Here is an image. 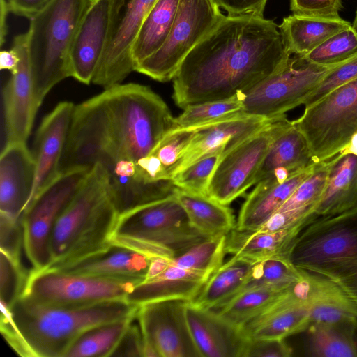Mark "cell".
<instances>
[{"instance_id": "obj_1", "label": "cell", "mask_w": 357, "mask_h": 357, "mask_svg": "<svg viewBox=\"0 0 357 357\" xmlns=\"http://www.w3.org/2000/svg\"><path fill=\"white\" fill-rule=\"evenodd\" d=\"M273 20L225 15L185 56L173 77L181 108L245 93L291 57Z\"/></svg>"}, {"instance_id": "obj_2", "label": "cell", "mask_w": 357, "mask_h": 357, "mask_svg": "<svg viewBox=\"0 0 357 357\" xmlns=\"http://www.w3.org/2000/svg\"><path fill=\"white\" fill-rule=\"evenodd\" d=\"M119 217L107 173L96 164L55 223L46 268H63L109 250Z\"/></svg>"}, {"instance_id": "obj_3", "label": "cell", "mask_w": 357, "mask_h": 357, "mask_svg": "<svg viewBox=\"0 0 357 357\" xmlns=\"http://www.w3.org/2000/svg\"><path fill=\"white\" fill-rule=\"evenodd\" d=\"M138 307L126 300L84 307H54L20 298L10 310L28 357H66L85 332L135 317Z\"/></svg>"}, {"instance_id": "obj_4", "label": "cell", "mask_w": 357, "mask_h": 357, "mask_svg": "<svg viewBox=\"0 0 357 357\" xmlns=\"http://www.w3.org/2000/svg\"><path fill=\"white\" fill-rule=\"evenodd\" d=\"M109 144L103 166L121 160L137 162L149 155L174 128L171 112L149 87L119 84L105 89Z\"/></svg>"}, {"instance_id": "obj_5", "label": "cell", "mask_w": 357, "mask_h": 357, "mask_svg": "<svg viewBox=\"0 0 357 357\" xmlns=\"http://www.w3.org/2000/svg\"><path fill=\"white\" fill-rule=\"evenodd\" d=\"M287 257L301 273L331 282L357 305V208L312 221Z\"/></svg>"}, {"instance_id": "obj_6", "label": "cell", "mask_w": 357, "mask_h": 357, "mask_svg": "<svg viewBox=\"0 0 357 357\" xmlns=\"http://www.w3.org/2000/svg\"><path fill=\"white\" fill-rule=\"evenodd\" d=\"M90 1L50 0L30 19L26 33L38 109L48 92L70 77V49Z\"/></svg>"}, {"instance_id": "obj_7", "label": "cell", "mask_w": 357, "mask_h": 357, "mask_svg": "<svg viewBox=\"0 0 357 357\" xmlns=\"http://www.w3.org/2000/svg\"><path fill=\"white\" fill-rule=\"evenodd\" d=\"M208 238L194 228L175 194L119 215L113 245L150 258H175Z\"/></svg>"}, {"instance_id": "obj_8", "label": "cell", "mask_w": 357, "mask_h": 357, "mask_svg": "<svg viewBox=\"0 0 357 357\" xmlns=\"http://www.w3.org/2000/svg\"><path fill=\"white\" fill-rule=\"evenodd\" d=\"M319 163L342 154L357 155V79L328 93L292 121Z\"/></svg>"}, {"instance_id": "obj_9", "label": "cell", "mask_w": 357, "mask_h": 357, "mask_svg": "<svg viewBox=\"0 0 357 357\" xmlns=\"http://www.w3.org/2000/svg\"><path fill=\"white\" fill-rule=\"evenodd\" d=\"M139 282L45 268L31 269L21 298L54 307H84L126 300Z\"/></svg>"}, {"instance_id": "obj_10", "label": "cell", "mask_w": 357, "mask_h": 357, "mask_svg": "<svg viewBox=\"0 0 357 357\" xmlns=\"http://www.w3.org/2000/svg\"><path fill=\"white\" fill-rule=\"evenodd\" d=\"M223 16L215 0H180L166 41L135 70L158 82L172 79L185 56Z\"/></svg>"}, {"instance_id": "obj_11", "label": "cell", "mask_w": 357, "mask_h": 357, "mask_svg": "<svg viewBox=\"0 0 357 357\" xmlns=\"http://www.w3.org/2000/svg\"><path fill=\"white\" fill-rule=\"evenodd\" d=\"M337 66L309 63L301 56L290 57L279 70L245 93H242L243 112L275 117L301 105Z\"/></svg>"}, {"instance_id": "obj_12", "label": "cell", "mask_w": 357, "mask_h": 357, "mask_svg": "<svg viewBox=\"0 0 357 357\" xmlns=\"http://www.w3.org/2000/svg\"><path fill=\"white\" fill-rule=\"evenodd\" d=\"M91 169L81 168L59 174L24 213V252L33 269L48 266L50 241L55 223Z\"/></svg>"}, {"instance_id": "obj_13", "label": "cell", "mask_w": 357, "mask_h": 357, "mask_svg": "<svg viewBox=\"0 0 357 357\" xmlns=\"http://www.w3.org/2000/svg\"><path fill=\"white\" fill-rule=\"evenodd\" d=\"M292 125L286 115L223 153L207 196L228 206L255 184L256 174L273 141Z\"/></svg>"}, {"instance_id": "obj_14", "label": "cell", "mask_w": 357, "mask_h": 357, "mask_svg": "<svg viewBox=\"0 0 357 357\" xmlns=\"http://www.w3.org/2000/svg\"><path fill=\"white\" fill-rule=\"evenodd\" d=\"M157 0H109V25L104 52L92 82L105 89L121 84L135 70L132 47Z\"/></svg>"}, {"instance_id": "obj_15", "label": "cell", "mask_w": 357, "mask_h": 357, "mask_svg": "<svg viewBox=\"0 0 357 357\" xmlns=\"http://www.w3.org/2000/svg\"><path fill=\"white\" fill-rule=\"evenodd\" d=\"M188 301L172 299L139 306L137 319L143 337V357H202L188 325Z\"/></svg>"}, {"instance_id": "obj_16", "label": "cell", "mask_w": 357, "mask_h": 357, "mask_svg": "<svg viewBox=\"0 0 357 357\" xmlns=\"http://www.w3.org/2000/svg\"><path fill=\"white\" fill-rule=\"evenodd\" d=\"M12 47L17 52L20 62L3 92L6 144L26 143L38 111L35 103L27 33L17 36Z\"/></svg>"}, {"instance_id": "obj_17", "label": "cell", "mask_w": 357, "mask_h": 357, "mask_svg": "<svg viewBox=\"0 0 357 357\" xmlns=\"http://www.w3.org/2000/svg\"><path fill=\"white\" fill-rule=\"evenodd\" d=\"M75 108V105L71 102H59L43 119L37 130L33 153L36 162L35 179L24 212L36 197L59 175V164Z\"/></svg>"}, {"instance_id": "obj_18", "label": "cell", "mask_w": 357, "mask_h": 357, "mask_svg": "<svg viewBox=\"0 0 357 357\" xmlns=\"http://www.w3.org/2000/svg\"><path fill=\"white\" fill-rule=\"evenodd\" d=\"M305 278L264 311L241 328L245 339H280L305 331L310 308L305 300Z\"/></svg>"}, {"instance_id": "obj_19", "label": "cell", "mask_w": 357, "mask_h": 357, "mask_svg": "<svg viewBox=\"0 0 357 357\" xmlns=\"http://www.w3.org/2000/svg\"><path fill=\"white\" fill-rule=\"evenodd\" d=\"M282 116L269 118L242 114L195 128L176 173L205 155L227 152Z\"/></svg>"}, {"instance_id": "obj_20", "label": "cell", "mask_w": 357, "mask_h": 357, "mask_svg": "<svg viewBox=\"0 0 357 357\" xmlns=\"http://www.w3.org/2000/svg\"><path fill=\"white\" fill-rule=\"evenodd\" d=\"M109 25V0H91L70 49V77L85 84L92 82L105 50Z\"/></svg>"}, {"instance_id": "obj_21", "label": "cell", "mask_w": 357, "mask_h": 357, "mask_svg": "<svg viewBox=\"0 0 357 357\" xmlns=\"http://www.w3.org/2000/svg\"><path fill=\"white\" fill-rule=\"evenodd\" d=\"M36 162L26 143L6 144L0 157V214L22 219L31 196Z\"/></svg>"}, {"instance_id": "obj_22", "label": "cell", "mask_w": 357, "mask_h": 357, "mask_svg": "<svg viewBox=\"0 0 357 357\" xmlns=\"http://www.w3.org/2000/svg\"><path fill=\"white\" fill-rule=\"evenodd\" d=\"M188 325L202 357H241L245 338L241 329L211 310L197 307L188 301Z\"/></svg>"}, {"instance_id": "obj_23", "label": "cell", "mask_w": 357, "mask_h": 357, "mask_svg": "<svg viewBox=\"0 0 357 357\" xmlns=\"http://www.w3.org/2000/svg\"><path fill=\"white\" fill-rule=\"evenodd\" d=\"M317 163L280 183L268 176L257 183L243 204L236 229L256 231L265 223L288 199L297 187L313 172Z\"/></svg>"}, {"instance_id": "obj_24", "label": "cell", "mask_w": 357, "mask_h": 357, "mask_svg": "<svg viewBox=\"0 0 357 357\" xmlns=\"http://www.w3.org/2000/svg\"><path fill=\"white\" fill-rule=\"evenodd\" d=\"M211 276L179 268L172 263L158 276L136 284L126 301L137 306L172 299L190 301Z\"/></svg>"}, {"instance_id": "obj_25", "label": "cell", "mask_w": 357, "mask_h": 357, "mask_svg": "<svg viewBox=\"0 0 357 357\" xmlns=\"http://www.w3.org/2000/svg\"><path fill=\"white\" fill-rule=\"evenodd\" d=\"M150 261L151 258L141 252L113 245L103 253L57 270L141 282L145 279Z\"/></svg>"}, {"instance_id": "obj_26", "label": "cell", "mask_w": 357, "mask_h": 357, "mask_svg": "<svg viewBox=\"0 0 357 357\" xmlns=\"http://www.w3.org/2000/svg\"><path fill=\"white\" fill-rule=\"evenodd\" d=\"M302 274L310 308V324L349 322L357 318V305L340 287L321 278Z\"/></svg>"}, {"instance_id": "obj_27", "label": "cell", "mask_w": 357, "mask_h": 357, "mask_svg": "<svg viewBox=\"0 0 357 357\" xmlns=\"http://www.w3.org/2000/svg\"><path fill=\"white\" fill-rule=\"evenodd\" d=\"M306 226L298 225L274 232L233 229L227 236V253L253 262L278 257H287L295 238Z\"/></svg>"}, {"instance_id": "obj_28", "label": "cell", "mask_w": 357, "mask_h": 357, "mask_svg": "<svg viewBox=\"0 0 357 357\" xmlns=\"http://www.w3.org/2000/svg\"><path fill=\"white\" fill-rule=\"evenodd\" d=\"M351 24L341 17L324 18L291 15L278 25L287 50L291 54L304 56L334 34Z\"/></svg>"}, {"instance_id": "obj_29", "label": "cell", "mask_w": 357, "mask_h": 357, "mask_svg": "<svg viewBox=\"0 0 357 357\" xmlns=\"http://www.w3.org/2000/svg\"><path fill=\"white\" fill-rule=\"evenodd\" d=\"M357 208V155H340L329 173L324 194L314 213L319 217L336 215Z\"/></svg>"}, {"instance_id": "obj_30", "label": "cell", "mask_w": 357, "mask_h": 357, "mask_svg": "<svg viewBox=\"0 0 357 357\" xmlns=\"http://www.w3.org/2000/svg\"><path fill=\"white\" fill-rule=\"evenodd\" d=\"M175 196L185 211L190 225L208 238L227 235L236 227L231 209L207 195L179 188Z\"/></svg>"}, {"instance_id": "obj_31", "label": "cell", "mask_w": 357, "mask_h": 357, "mask_svg": "<svg viewBox=\"0 0 357 357\" xmlns=\"http://www.w3.org/2000/svg\"><path fill=\"white\" fill-rule=\"evenodd\" d=\"M255 263L233 256L209 278L190 303L205 310L221 306L241 289Z\"/></svg>"}, {"instance_id": "obj_32", "label": "cell", "mask_w": 357, "mask_h": 357, "mask_svg": "<svg viewBox=\"0 0 357 357\" xmlns=\"http://www.w3.org/2000/svg\"><path fill=\"white\" fill-rule=\"evenodd\" d=\"M312 161L307 142L294 125L279 135L271 143L256 174L255 184L269 176L277 168H284L296 174Z\"/></svg>"}, {"instance_id": "obj_33", "label": "cell", "mask_w": 357, "mask_h": 357, "mask_svg": "<svg viewBox=\"0 0 357 357\" xmlns=\"http://www.w3.org/2000/svg\"><path fill=\"white\" fill-rule=\"evenodd\" d=\"M180 0H157L144 18L132 47L134 69L166 41Z\"/></svg>"}, {"instance_id": "obj_34", "label": "cell", "mask_w": 357, "mask_h": 357, "mask_svg": "<svg viewBox=\"0 0 357 357\" xmlns=\"http://www.w3.org/2000/svg\"><path fill=\"white\" fill-rule=\"evenodd\" d=\"M292 287H260L245 290L211 310L230 324L241 329L247 322L264 311Z\"/></svg>"}, {"instance_id": "obj_35", "label": "cell", "mask_w": 357, "mask_h": 357, "mask_svg": "<svg viewBox=\"0 0 357 357\" xmlns=\"http://www.w3.org/2000/svg\"><path fill=\"white\" fill-rule=\"evenodd\" d=\"M354 321L310 324L305 331L310 355L318 357H356L352 340Z\"/></svg>"}, {"instance_id": "obj_36", "label": "cell", "mask_w": 357, "mask_h": 357, "mask_svg": "<svg viewBox=\"0 0 357 357\" xmlns=\"http://www.w3.org/2000/svg\"><path fill=\"white\" fill-rule=\"evenodd\" d=\"M136 317L107 323L89 330L76 340L66 357L112 356L123 335Z\"/></svg>"}, {"instance_id": "obj_37", "label": "cell", "mask_w": 357, "mask_h": 357, "mask_svg": "<svg viewBox=\"0 0 357 357\" xmlns=\"http://www.w3.org/2000/svg\"><path fill=\"white\" fill-rule=\"evenodd\" d=\"M303 278V274L287 257H271L254 264L246 282L236 294L260 287L289 289Z\"/></svg>"}, {"instance_id": "obj_38", "label": "cell", "mask_w": 357, "mask_h": 357, "mask_svg": "<svg viewBox=\"0 0 357 357\" xmlns=\"http://www.w3.org/2000/svg\"><path fill=\"white\" fill-rule=\"evenodd\" d=\"M241 93L229 98L186 106L182 114L174 118V129L197 128L244 114Z\"/></svg>"}, {"instance_id": "obj_39", "label": "cell", "mask_w": 357, "mask_h": 357, "mask_svg": "<svg viewBox=\"0 0 357 357\" xmlns=\"http://www.w3.org/2000/svg\"><path fill=\"white\" fill-rule=\"evenodd\" d=\"M227 236L208 238L172 259L173 265L212 275L223 264Z\"/></svg>"}, {"instance_id": "obj_40", "label": "cell", "mask_w": 357, "mask_h": 357, "mask_svg": "<svg viewBox=\"0 0 357 357\" xmlns=\"http://www.w3.org/2000/svg\"><path fill=\"white\" fill-rule=\"evenodd\" d=\"M340 153L317 164L313 172L297 187L278 211L315 209L327 185L330 171Z\"/></svg>"}, {"instance_id": "obj_41", "label": "cell", "mask_w": 357, "mask_h": 357, "mask_svg": "<svg viewBox=\"0 0 357 357\" xmlns=\"http://www.w3.org/2000/svg\"><path fill=\"white\" fill-rule=\"evenodd\" d=\"M357 54V34L351 26L331 36L320 45L301 56L309 63L337 66Z\"/></svg>"}, {"instance_id": "obj_42", "label": "cell", "mask_w": 357, "mask_h": 357, "mask_svg": "<svg viewBox=\"0 0 357 357\" xmlns=\"http://www.w3.org/2000/svg\"><path fill=\"white\" fill-rule=\"evenodd\" d=\"M222 155L220 152H215L199 159L176 173L172 178L173 183L182 190L207 195L208 185Z\"/></svg>"}, {"instance_id": "obj_43", "label": "cell", "mask_w": 357, "mask_h": 357, "mask_svg": "<svg viewBox=\"0 0 357 357\" xmlns=\"http://www.w3.org/2000/svg\"><path fill=\"white\" fill-rule=\"evenodd\" d=\"M195 131V128L172 130L161 139L151 153L160 160L170 180L175 174Z\"/></svg>"}, {"instance_id": "obj_44", "label": "cell", "mask_w": 357, "mask_h": 357, "mask_svg": "<svg viewBox=\"0 0 357 357\" xmlns=\"http://www.w3.org/2000/svg\"><path fill=\"white\" fill-rule=\"evenodd\" d=\"M0 253V301L10 308L22 296L30 271L22 261Z\"/></svg>"}, {"instance_id": "obj_45", "label": "cell", "mask_w": 357, "mask_h": 357, "mask_svg": "<svg viewBox=\"0 0 357 357\" xmlns=\"http://www.w3.org/2000/svg\"><path fill=\"white\" fill-rule=\"evenodd\" d=\"M357 79V54L333 68L303 102L310 107L334 89Z\"/></svg>"}, {"instance_id": "obj_46", "label": "cell", "mask_w": 357, "mask_h": 357, "mask_svg": "<svg viewBox=\"0 0 357 357\" xmlns=\"http://www.w3.org/2000/svg\"><path fill=\"white\" fill-rule=\"evenodd\" d=\"M22 250H24V242L22 219L0 214V252L22 261Z\"/></svg>"}, {"instance_id": "obj_47", "label": "cell", "mask_w": 357, "mask_h": 357, "mask_svg": "<svg viewBox=\"0 0 357 357\" xmlns=\"http://www.w3.org/2000/svg\"><path fill=\"white\" fill-rule=\"evenodd\" d=\"M318 218L314 209L276 211L256 231L259 232H274L298 225L307 226Z\"/></svg>"}, {"instance_id": "obj_48", "label": "cell", "mask_w": 357, "mask_h": 357, "mask_svg": "<svg viewBox=\"0 0 357 357\" xmlns=\"http://www.w3.org/2000/svg\"><path fill=\"white\" fill-rule=\"evenodd\" d=\"M291 348L284 340L245 339L241 357H289Z\"/></svg>"}, {"instance_id": "obj_49", "label": "cell", "mask_w": 357, "mask_h": 357, "mask_svg": "<svg viewBox=\"0 0 357 357\" xmlns=\"http://www.w3.org/2000/svg\"><path fill=\"white\" fill-rule=\"evenodd\" d=\"M293 14L324 18H338L342 0H290Z\"/></svg>"}, {"instance_id": "obj_50", "label": "cell", "mask_w": 357, "mask_h": 357, "mask_svg": "<svg viewBox=\"0 0 357 357\" xmlns=\"http://www.w3.org/2000/svg\"><path fill=\"white\" fill-rule=\"evenodd\" d=\"M135 319L128 326L112 356L143 357V337L139 324L133 323Z\"/></svg>"}, {"instance_id": "obj_51", "label": "cell", "mask_w": 357, "mask_h": 357, "mask_svg": "<svg viewBox=\"0 0 357 357\" xmlns=\"http://www.w3.org/2000/svg\"><path fill=\"white\" fill-rule=\"evenodd\" d=\"M268 0H215L228 15H252L264 17Z\"/></svg>"}, {"instance_id": "obj_52", "label": "cell", "mask_w": 357, "mask_h": 357, "mask_svg": "<svg viewBox=\"0 0 357 357\" xmlns=\"http://www.w3.org/2000/svg\"><path fill=\"white\" fill-rule=\"evenodd\" d=\"M9 12L31 19L39 12L50 0H6Z\"/></svg>"}, {"instance_id": "obj_53", "label": "cell", "mask_w": 357, "mask_h": 357, "mask_svg": "<svg viewBox=\"0 0 357 357\" xmlns=\"http://www.w3.org/2000/svg\"><path fill=\"white\" fill-rule=\"evenodd\" d=\"M19 62L20 56L14 48L0 52L1 70H8L11 74L14 73L17 69Z\"/></svg>"}, {"instance_id": "obj_54", "label": "cell", "mask_w": 357, "mask_h": 357, "mask_svg": "<svg viewBox=\"0 0 357 357\" xmlns=\"http://www.w3.org/2000/svg\"><path fill=\"white\" fill-rule=\"evenodd\" d=\"M172 260V259L166 257L151 258L149 269L144 280L152 279L162 273L170 266Z\"/></svg>"}, {"instance_id": "obj_55", "label": "cell", "mask_w": 357, "mask_h": 357, "mask_svg": "<svg viewBox=\"0 0 357 357\" xmlns=\"http://www.w3.org/2000/svg\"><path fill=\"white\" fill-rule=\"evenodd\" d=\"M0 41L2 46L7 33L6 17L9 10L6 0H0Z\"/></svg>"}, {"instance_id": "obj_56", "label": "cell", "mask_w": 357, "mask_h": 357, "mask_svg": "<svg viewBox=\"0 0 357 357\" xmlns=\"http://www.w3.org/2000/svg\"><path fill=\"white\" fill-rule=\"evenodd\" d=\"M352 340L354 347L357 357V318L355 319L354 323L353 331H352Z\"/></svg>"}, {"instance_id": "obj_57", "label": "cell", "mask_w": 357, "mask_h": 357, "mask_svg": "<svg viewBox=\"0 0 357 357\" xmlns=\"http://www.w3.org/2000/svg\"><path fill=\"white\" fill-rule=\"evenodd\" d=\"M351 27L357 34V10L356 12L355 17L353 22V24H351Z\"/></svg>"}]
</instances>
